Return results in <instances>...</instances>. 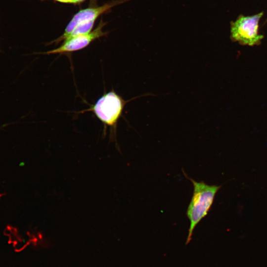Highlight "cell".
I'll return each instance as SVG.
<instances>
[{
  "label": "cell",
  "mask_w": 267,
  "mask_h": 267,
  "mask_svg": "<svg viewBox=\"0 0 267 267\" xmlns=\"http://www.w3.org/2000/svg\"><path fill=\"white\" fill-rule=\"evenodd\" d=\"M105 25V23L101 20L92 31L67 39L58 47L40 53L45 55L63 54L82 49L93 41L107 34V33L103 31Z\"/></svg>",
  "instance_id": "5b68a950"
},
{
  "label": "cell",
  "mask_w": 267,
  "mask_h": 267,
  "mask_svg": "<svg viewBox=\"0 0 267 267\" xmlns=\"http://www.w3.org/2000/svg\"><path fill=\"white\" fill-rule=\"evenodd\" d=\"M129 100H125L121 96L111 90L102 95L91 107L86 111H91L103 124L104 128L111 129L112 141L116 139V130L119 119Z\"/></svg>",
  "instance_id": "7a4b0ae2"
},
{
  "label": "cell",
  "mask_w": 267,
  "mask_h": 267,
  "mask_svg": "<svg viewBox=\"0 0 267 267\" xmlns=\"http://www.w3.org/2000/svg\"><path fill=\"white\" fill-rule=\"evenodd\" d=\"M54 1L65 3H70L77 4L82 3L87 0H53Z\"/></svg>",
  "instance_id": "8992f818"
},
{
  "label": "cell",
  "mask_w": 267,
  "mask_h": 267,
  "mask_svg": "<svg viewBox=\"0 0 267 267\" xmlns=\"http://www.w3.org/2000/svg\"><path fill=\"white\" fill-rule=\"evenodd\" d=\"M264 12L251 16L240 15L230 22V38L242 45L253 46L260 44L264 38L259 32V21Z\"/></svg>",
  "instance_id": "3957f363"
},
{
  "label": "cell",
  "mask_w": 267,
  "mask_h": 267,
  "mask_svg": "<svg viewBox=\"0 0 267 267\" xmlns=\"http://www.w3.org/2000/svg\"><path fill=\"white\" fill-rule=\"evenodd\" d=\"M129 0H117L106 3L101 6L88 7L81 9L76 13L67 25L64 33L59 38L51 41L50 44H57L65 41L69 34L78 25L82 23H94L95 20L102 14L109 11L112 7Z\"/></svg>",
  "instance_id": "277c9868"
},
{
  "label": "cell",
  "mask_w": 267,
  "mask_h": 267,
  "mask_svg": "<svg viewBox=\"0 0 267 267\" xmlns=\"http://www.w3.org/2000/svg\"><path fill=\"white\" fill-rule=\"evenodd\" d=\"M183 173L186 178L191 181L194 188L193 195L186 211V215L190 222L185 243L187 245L192 239L195 227L209 213L215 197L221 186L208 185L203 181H196L188 177L184 172Z\"/></svg>",
  "instance_id": "6da1fadb"
},
{
  "label": "cell",
  "mask_w": 267,
  "mask_h": 267,
  "mask_svg": "<svg viewBox=\"0 0 267 267\" xmlns=\"http://www.w3.org/2000/svg\"><path fill=\"white\" fill-rule=\"evenodd\" d=\"M267 23V19L266 20V21H265V23Z\"/></svg>",
  "instance_id": "52a82bcc"
}]
</instances>
